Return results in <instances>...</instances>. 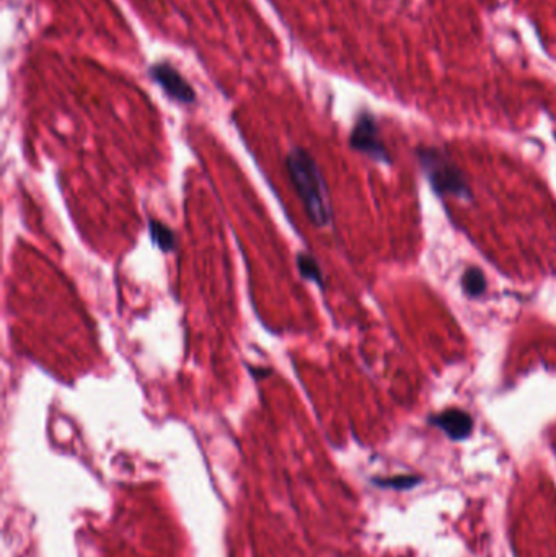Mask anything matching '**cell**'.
Segmentation results:
<instances>
[{"instance_id": "cell-1", "label": "cell", "mask_w": 556, "mask_h": 557, "mask_svg": "<svg viewBox=\"0 0 556 557\" xmlns=\"http://www.w3.org/2000/svg\"><path fill=\"white\" fill-rule=\"evenodd\" d=\"M286 166L308 220L318 228L328 227L331 222L328 190L315 160L304 148H294L287 155Z\"/></svg>"}, {"instance_id": "cell-2", "label": "cell", "mask_w": 556, "mask_h": 557, "mask_svg": "<svg viewBox=\"0 0 556 557\" xmlns=\"http://www.w3.org/2000/svg\"><path fill=\"white\" fill-rule=\"evenodd\" d=\"M418 154L426 176L429 178L430 184L439 194L468 199L470 190L464 174L444 152L436 147H423L419 148Z\"/></svg>"}, {"instance_id": "cell-3", "label": "cell", "mask_w": 556, "mask_h": 557, "mask_svg": "<svg viewBox=\"0 0 556 557\" xmlns=\"http://www.w3.org/2000/svg\"><path fill=\"white\" fill-rule=\"evenodd\" d=\"M349 143H351L354 150L362 152V154L369 155L370 159L390 163L387 148H385L382 139H380L379 125H377L374 116L369 113H362L357 118Z\"/></svg>"}, {"instance_id": "cell-4", "label": "cell", "mask_w": 556, "mask_h": 557, "mask_svg": "<svg viewBox=\"0 0 556 557\" xmlns=\"http://www.w3.org/2000/svg\"><path fill=\"white\" fill-rule=\"evenodd\" d=\"M150 75L172 100L183 103V105H192L196 101L195 90L168 62H159V64L152 65Z\"/></svg>"}, {"instance_id": "cell-5", "label": "cell", "mask_w": 556, "mask_h": 557, "mask_svg": "<svg viewBox=\"0 0 556 557\" xmlns=\"http://www.w3.org/2000/svg\"><path fill=\"white\" fill-rule=\"evenodd\" d=\"M430 421L452 440L468 438L473 430L472 416L461 409H446L441 414L434 416Z\"/></svg>"}, {"instance_id": "cell-6", "label": "cell", "mask_w": 556, "mask_h": 557, "mask_svg": "<svg viewBox=\"0 0 556 557\" xmlns=\"http://www.w3.org/2000/svg\"><path fill=\"white\" fill-rule=\"evenodd\" d=\"M149 232L154 243L159 246L163 253H170V251L175 250V246H177V236H175L172 228L165 225V223H161L160 220L155 219L150 220Z\"/></svg>"}, {"instance_id": "cell-7", "label": "cell", "mask_w": 556, "mask_h": 557, "mask_svg": "<svg viewBox=\"0 0 556 557\" xmlns=\"http://www.w3.org/2000/svg\"><path fill=\"white\" fill-rule=\"evenodd\" d=\"M461 285H464L466 295L479 296L484 294L488 284L486 277H484V274L478 267H470L466 269L464 277H461Z\"/></svg>"}, {"instance_id": "cell-8", "label": "cell", "mask_w": 556, "mask_h": 557, "mask_svg": "<svg viewBox=\"0 0 556 557\" xmlns=\"http://www.w3.org/2000/svg\"><path fill=\"white\" fill-rule=\"evenodd\" d=\"M297 266H299V272L302 274L304 278L315 282L317 285L323 287V272H321L320 266H318V263L312 258L310 254L300 253L297 256Z\"/></svg>"}, {"instance_id": "cell-9", "label": "cell", "mask_w": 556, "mask_h": 557, "mask_svg": "<svg viewBox=\"0 0 556 557\" xmlns=\"http://www.w3.org/2000/svg\"><path fill=\"white\" fill-rule=\"evenodd\" d=\"M375 483L382 487H392V489H398V491H405V489L415 487L416 484H419L421 479L415 478V476H395V478L380 479V480H375Z\"/></svg>"}, {"instance_id": "cell-10", "label": "cell", "mask_w": 556, "mask_h": 557, "mask_svg": "<svg viewBox=\"0 0 556 557\" xmlns=\"http://www.w3.org/2000/svg\"><path fill=\"white\" fill-rule=\"evenodd\" d=\"M250 372L257 376V378H264V376L271 375V370H266V368H251Z\"/></svg>"}]
</instances>
